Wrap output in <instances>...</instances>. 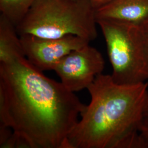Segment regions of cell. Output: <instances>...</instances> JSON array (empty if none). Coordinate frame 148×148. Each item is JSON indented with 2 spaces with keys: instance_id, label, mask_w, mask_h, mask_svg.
Wrapping results in <instances>:
<instances>
[{
  "instance_id": "cell-11",
  "label": "cell",
  "mask_w": 148,
  "mask_h": 148,
  "mask_svg": "<svg viewBox=\"0 0 148 148\" xmlns=\"http://www.w3.org/2000/svg\"><path fill=\"white\" fill-rule=\"evenodd\" d=\"M137 148H148V94L139 128Z\"/></svg>"
},
{
  "instance_id": "cell-4",
  "label": "cell",
  "mask_w": 148,
  "mask_h": 148,
  "mask_svg": "<svg viewBox=\"0 0 148 148\" xmlns=\"http://www.w3.org/2000/svg\"><path fill=\"white\" fill-rule=\"evenodd\" d=\"M97 22L106 40L114 81L120 85L145 82L139 60L136 24L109 19Z\"/></svg>"
},
{
  "instance_id": "cell-1",
  "label": "cell",
  "mask_w": 148,
  "mask_h": 148,
  "mask_svg": "<svg viewBox=\"0 0 148 148\" xmlns=\"http://www.w3.org/2000/svg\"><path fill=\"white\" fill-rule=\"evenodd\" d=\"M86 107L25 57L0 63V126L13 132L3 148H70L69 134Z\"/></svg>"
},
{
  "instance_id": "cell-10",
  "label": "cell",
  "mask_w": 148,
  "mask_h": 148,
  "mask_svg": "<svg viewBox=\"0 0 148 148\" xmlns=\"http://www.w3.org/2000/svg\"><path fill=\"white\" fill-rule=\"evenodd\" d=\"M139 60L145 79H148V18L136 24Z\"/></svg>"
},
{
  "instance_id": "cell-3",
  "label": "cell",
  "mask_w": 148,
  "mask_h": 148,
  "mask_svg": "<svg viewBox=\"0 0 148 148\" xmlns=\"http://www.w3.org/2000/svg\"><path fill=\"white\" fill-rule=\"evenodd\" d=\"M97 25L90 0H36L16 29L19 36L58 38L74 35L90 42L97 36Z\"/></svg>"
},
{
  "instance_id": "cell-12",
  "label": "cell",
  "mask_w": 148,
  "mask_h": 148,
  "mask_svg": "<svg viewBox=\"0 0 148 148\" xmlns=\"http://www.w3.org/2000/svg\"><path fill=\"white\" fill-rule=\"evenodd\" d=\"M93 7L97 10V8L101 7V6L104 5L108 2H110L111 0H90Z\"/></svg>"
},
{
  "instance_id": "cell-5",
  "label": "cell",
  "mask_w": 148,
  "mask_h": 148,
  "mask_svg": "<svg viewBox=\"0 0 148 148\" xmlns=\"http://www.w3.org/2000/svg\"><path fill=\"white\" fill-rule=\"evenodd\" d=\"M105 61L95 48L87 45L62 59L54 68L61 83L71 92L87 88L104 69Z\"/></svg>"
},
{
  "instance_id": "cell-2",
  "label": "cell",
  "mask_w": 148,
  "mask_h": 148,
  "mask_svg": "<svg viewBox=\"0 0 148 148\" xmlns=\"http://www.w3.org/2000/svg\"><path fill=\"white\" fill-rule=\"evenodd\" d=\"M87 90L90 101L69 134L70 148H137L148 83L120 85L101 74Z\"/></svg>"
},
{
  "instance_id": "cell-8",
  "label": "cell",
  "mask_w": 148,
  "mask_h": 148,
  "mask_svg": "<svg viewBox=\"0 0 148 148\" xmlns=\"http://www.w3.org/2000/svg\"><path fill=\"white\" fill-rule=\"evenodd\" d=\"M25 57L16 27L5 16L0 14V63Z\"/></svg>"
},
{
  "instance_id": "cell-7",
  "label": "cell",
  "mask_w": 148,
  "mask_h": 148,
  "mask_svg": "<svg viewBox=\"0 0 148 148\" xmlns=\"http://www.w3.org/2000/svg\"><path fill=\"white\" fill-rule=\"evenodd\" d=\"M95 16L138 24L148 18V0H111L95 10Z\"/></svg>"
},
{
  "instance_id": "cell-6",
  "label": "cell",
  "mask_w": 148,
  "mask_h": 148,
  "mask_svg": "<svg viewBox=\"0 0 148 148\" xmlns=\"http://www.w3.org/2000/svg\"><path fill=\"white\" fill-rule=\"evenodd\" d=\"M20 37L25 57L42 72L53 70L65 56L90 42L86 38L74 35L58 38H44L31 35H23Z\"/></svg>"
},
{
  "instance_id": "cell-9",
  "label": "cell",
  "mask_w": 148,
  "mask_h": 148,
  "mask_svg": "<svg viewBox=\"0 0 148 148\" xmlns=\"http://www.w3.org/2000/svg\"><path fill=\"white\" fill-rule=\"evenodd\" d=\"M36 0H0L1 14L16 27L27 16Z\"/></svg>"
}]
</instances>
